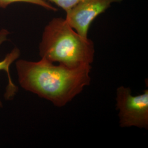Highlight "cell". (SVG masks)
Wrapping results in <instances>:
<instances>
[{
    "mask_svg": "<svg viewBox=\"0 0 148 148\" xmlns=\"http://www.w3.org/2000/svg\"><path fill=\"white\" fill-rule=\"evenodd\" d=\"M95 53L93 42L82 37L65 19L54 18L45 27L39 45L41 58L77 68L91 65Z\"/></svg>",
    "mask_w": 148,
    "mask_h": 148,
    "instance_id": "2",
    "label": "cell"
},
{
    "mask_svg": "<svg viewBox=\"0 0 148 148\" xmlns=\"http://www.w3.org/2000/svg\"><path fill=\"white\" fill-rule=\"evenodd\" d=\"M63 9L65 12L72 8L83 0H48Z\"/></svg>",
    "mask_w": 148,
    "mask_h": 148,
    "instance_id": "7",
    "label": "cell"
},
{
    "mask_svg": "<svg viewBox=\"0 0 148 148\" xmlns=\"http://www.w3.org/2000/svg\"><path fill=\"white\" fill-rule=\"evenodd\" d=\"M8 34L9 32L5 30H2L0 32V45L6 40L7 35ZM20 54L21 52L19 49L17 48H15L10 53L5 56V58L0 61V71L3 70L5 71L8 79V84L6 88V92L5 95V99H10L13 98L18 90L17 87L12 82L10 68L11 64L19 57ZM2 104L0 101V107H2Z\"/></svg>",
    "mask_w": 148,
    "mask_h": 148,
    "instance_id": "5",
    "label": "cell"
},
{
    "mask_svg": "<svg viewBox=\"0 0 148 148\" xmlns=\"http://www.w3.org/2000/svg\"><path fill=\"white\" fill-rule=\"evenodd\" d=\"M122 0H83L66 12L65 20L82 37H88L90 24L112 3Z\"/></svg>",
    "mask_w": 148,
    "mask_h": 148,
    "instance_id": "4",
    "label": "cell"
},
{
    "mask_svg": "<svg viewBox=\"0 0 148 148\" xmlns=\"http://www.w3.org/2000/svg\"><path fill=\"white\" fill-rule=\"evenodd\" d=\"M15 2H26L40 5L45 9L51 11H57V9L51 5L46 0H0V8H5L7 6Z\"/></svg>",
    "mask_w": 148,
    "mask_h": 148,
    "instance_id": "6",
    "label": "cell"
},
{
    "mask_svg": "<svg viewBox=\"0 0 148 148\" xmlns=\"http://www.w3.org/2000/svg\"><path fill=\"white\" fill-rule=\"evenodd\" d=\"M116 109L121 127L148 128V90L133 95L129 87H119L116 90Z\"/></svg>",
    "mask_w": 148,
    "mask_h": 148,
    "instance_id": "3",
    "label": "cell"
},
{
    "mask_svg": "<svg viewBox=\"0 0 148 148\" xmlns=\"http://www.w3.org/2000/svg\"><path fill=\"white\" fill-rule=\"evenodd\" d=\"M21 87L63 107L90 85L91 65L70 68L41 58L38 62L21 59L16 63Z\"/></svg>",
    "mask_w": 148,
    "mask_h": 148,
    "instance_id": "1",
    "label": "cell"
}]
</instances>
